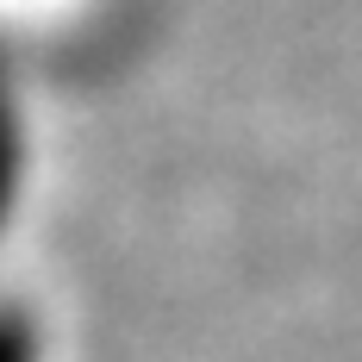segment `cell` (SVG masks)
Listing matches in <instances>:
<instances>
[{
  "instance_id": "1",
  "label": "cell",
  "mask_w": 362,
  "mask_h": 362,
  "mask_svg": "<svg viewBox=\"0 0 362 362\" xmlns=\"http://www.w3.org/2000/svg\"><path fill=\"white\" fill-rule=\"evenodd\" d=\"M0 362H32V337H25V325H0Z\"/></svg>"
}]
</instances>
